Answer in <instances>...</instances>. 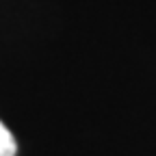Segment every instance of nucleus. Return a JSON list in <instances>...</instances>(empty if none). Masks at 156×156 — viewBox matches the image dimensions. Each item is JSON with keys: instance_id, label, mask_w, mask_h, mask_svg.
<instances>
[{"instance_id": "f257e3e1", "label": "nucleus", "mask_w": 156, "mask_h": 156, "mask_svg": "<svg viewBox=\"0 0 156 156\" xmlns=\"http://www.w3.org/2000/svg\"><path fill=\"white\" fill-rule=\"evenodd\" d=\"M17 154V143L11 130L0 122V156H15Z\"/></svg>"}]
</instances>
